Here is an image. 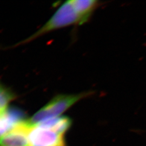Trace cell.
<instances>
[{"mask_svg": "<svg viewBox=\"0 0 146 146\" xmlns=\"http://www.w3.org/2000/svg\"><path fill=\"white\" fill-rule=\"evenodd\" d=\"M15 96L10 90L3 87H0V111L5 110L8 108V105L14 99Z\"/></svg>", "mask_w": 146, "mask_h": 146, "instance_id": "cell-6", "label": "cell"}, {"mask_svg": "<svg viewBox=\"0 0 146 146\" xmlns=\"http://www.w3.org/2000/svg\"><path fill=\"white\" fill-rule=\"evenodd\" d=\"M23 120L17 112L10 111L8 109L0 111V137L11 131Z\"/></svg>", "mask_w": 146, "mask_h": 146, "instance_id": "cell-5", "label": "cell"}, {"mask_svg": "<svg viewBox=\"0 0 146 146\" xmlns=\"http://www.w3.org/2000/svg\"><path fill=\"white\" fill-rule=\"evenodd\" d=\"M64 135L41 123L33 124L28 133L33 146H67Z\"/></svg>", "mask_w": 146, "mask_h": 146, "instance_id": "cell-3", "label": "cell"}, {"mask_svg": "<svg viewBox=\"0 0 146 146\" xmlns=\"http://www.w3.org/2000/svg\"><path fill=\"white\" fill-rule=\"evenodd\" d=\"M84 23V20L73 6L71 0L68 1L59 7L44 26L22 43L31 42L38 37L64 27Z\"/></svg>", "mask_w": 146, "mask_h": 146, "instance_id": "cell-1", "label": "cell"}, {"mask_svg": "<svg viewBox=\"0 0 146 146\" xmlns=\"http://www.w3.org/2000/svg\"><path fill=\"white\" fill-rule=\"evenodd\" d=\"M0 87H1V86H0Z\"/></svg>", "mask_w": 146, "mask_h": 146, "instance_id": "cell-7", "label": "cell"}, {"mask_svg": "<svg viewBox=\"0 0 146 146\" xmlns=\"http://www.w3.org/2000/svg\"><path fill=\"white\" fill-rule=\"evenodd\" d=\"M93 94V92H85L78 94L58 95L35 113L29 121L33 124H36L61 116L63 113L79 101Z\"/></svg>", "mask_w": 146, "mask_h": 146, "instance_id": "cell-2", "label": "cell"}, {"mask_svg": "<svg viewBox=\"0 0 146 146\" xmlns=\"http://www.w3.org/2000/svg\"><path fill=\"white\" fill-rule=\"evenodd\" d=\"M33 123L28 120H22L9 132L0 137V146H33L28 133Z\"/></svg>", "mask_w": 146, "mask_h": 146, "instance_id": "cell-4", "label": "cell"}]
</instances>
